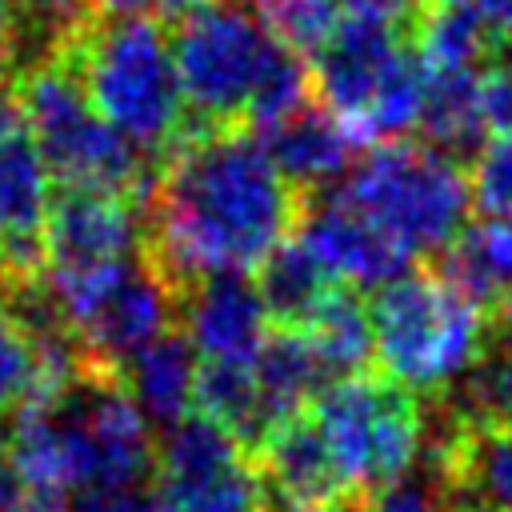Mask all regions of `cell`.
Wrapping results in <instances>:
<instances>
[{
    "instance_id": "cell-28",
    "label": "cell",
    "mask_w": 512,
    "mask_h": 512,
    "mask_svg": "<svg viewBox=\"0 0 512 512\" xmlns=\"http://www.w3.org/2000/svg\"><path fill=\"white\" fill-rule=\"evenodd\" d=\"M256 12L292 52L312 60L344 20L340 0H256Z\"/></svg>"
},
{
    "instance_id": "cell-26",
    "label": "cell",
    "mask_w": 512,
    "mask_h": 512,
    "mask_svg": "<svg viewBox=\"0 0 512 512\" xmlns=\"http://www.w3.org/2000/svg\"><path fill=\"white\" fill-rule=\"evenodd\" d=\"M92 20H96L92 0H16L12 76L32 64L60 60Z\"/></svg>"
},
{
    "instance_id": "cell-35",
    "label": "cell",
    "mask_w": 512,
    "mask_h": 512,
    "mask_svg": "<svg viewBox=\"0 0 512 512\" xmlns=\"http://www.w3.org/2000/svg\"><path fill=\"white\" fill-rule=\"evenodd\" d=\"M12 32H16V0H0V72L12 68Z\"/></svg>"
},
{
    "instance_id": "cell-38",
    "label": "cell",
    "mask_w": 512,
    "mask_h": 512,
    "mask_svg": "<svg viewBox=\"0 0 512 512\" xmlns=\"http://www.w3.org/2000/svg\"><path fill=\"white\" fill-rule=\"evenodd\" d=\"M208 4H216V0H156V12H160V20L168 24V20H184V16H192V12L208 8Z\"/></svg>"
},
{
    "instance_id": "cell-40",
    "label": "cell",
    "mask_w": 512,
    "mask_h": 512,
    "mask_svg": "<svg viewBox=\"0 0 512 512\" xmlns=\"http://www.w3.org/2000/svg\"><path fill=\"white\" fill-rule=\"evenodd\" d=\"M420 4H440V0H420Z\"/></svg>"
},
{
    "instance_id": "cell-37",
    "label": "cell",
    "mask_w": 512,
    "mask_h": 512,
    "mask_svg": "<svg viewBox=\"0 0 512 512\" xmlns=\"http://www.w3.org/2000/svg\"><path fill=\"white\" fill-rule=\"evenodd\" d=\"M96 16H144L148 8H156V0H92Z\"/></svg>"
},
{
    "instance_id": "cell-16",
    "label": "cell",
    "mask_w": 512,
    "mask_h": 512,
    "mask_svg": "<svg viewBox=\"0 0 512 512\" xmlns=\"http://www.w3.org/2000/svg\"><path fill=\"white\" fill-rule=\"evenodd\" d=\"M252 456H256V468H260L268 492H276L280 500H288V504H348V492L340 484L332 452H328L308 408L280 420L260 440V448Z\"/></svg>"
},
{
    "instance_id": "cell-12",
    "label": "cell",
    "mask_w": 512,
    "mask_h": 512,
    "mask_svg": "<svg viewBox=\"0 0 512 512\" xmlns=\"http://www.w3.org/2000/svg\"><path fill=\"white\" fill-rule=\"evenodd\" d=\"M296 236L316 252V260L332 272V280L364 296L416 268V260L396 240H388L368 216H360L332 188L304 200Z\"/></svg>"
},
{
    "instance_id": "cell-17",
    "label": "cell",
    "mask_w": 512,
    "mask_h": 512,
    "mask_svg": "<svg viewBox=\"0 0 512 512\" xmlns=\"http://www.w3.org/2000/svg\"><path fill=\"white\" fill-rule=\"evenodd\" d=\"M272 156V164L280 168V176L308 200L324 188H332L348 168H352V152L360 148L348 128L320 104H304L300 112H292L284 124L256 132Z\"/></svg>"
},
{
    "instance_id": "cell-34",
    "label": "cell",
    "mask_w": 512,
    "mask_h": 512,
    "mask_svg": "<svg viewBox=\"0 0 512 512\" xmlns=\"http://www.w3.org/2000/svg\"><path fill=\"white\" fill-rule=\"evenodd\" d=\"M476 4H480L484 20H488L496 44L500 48H512V0H476Z\"/></svg>"
},
{
    "instance_id": "cell-25",
    "label": "cell",
    "mask_w": 512,
    "mask_h": 512,
    "mask_svg": "<svg viewBox=\"0 0 512 512\" xmlns=\"http://www.w3.org/2000/svg\"><path fill=\"white\" fill-rule=\"evenodd\" d=\"M448 424H512V348L488 336V348L440 392Z\"/></svg>"
},
{
    "instance_id": "cell-29",
    "label": "cell",
    "mask_w": 512,
    "mask_h": 512,
    "mask_svg": "<svg viewBox=\"0 0 512 512\" xmlns=\"http://www.w3.org/2000/svg\"><path fill=\"white\" fill-rule=\"evenodd\" d=\"M360 512H448V496H444L436 460L428 452H420L416 468L408 476L392 480L388 488H380L376 496H368L360 504Z\"/></svg>"
},
{
    "instance_id": "cell-32",
    "label": "cell",
    "mask_w": 512,
    "mask_h": 512,
    "mask_svg": "<svg viewBox=\"0 0 512 512\" xmlns=\"http://www.w3.org/2000/svg\"><path fill=\"white\" fill-rule=\"evenodd\" d=\"M344 16H356V20H372V24H388L404 36H412V24L420 16V0H340Z\"/></svg>"
},
{
    "instance_id": "cell-10",
    "label": "cell",
    "mask_w": 512,
    "mask_h": 512,
    "mask_svg": "<svg viewBox=\"0 0 512 512\" xmlns=\"http://www.w3.org/2000/svg\"><path fill=\"white\" fill-rule=\"evenodd\" d=\"M48 212V164L36 148V136L12 84H0V292L44 276Z\"/></svg>"
},
{
    "instance_id": "cell-24",
    "label": "cell",
    "mask_w": 512,
    "mask_h": 512,
    "mask_svg": "<svg viewBox=\"0 0 512 512\" xmlns=\"http://www.w3.org/2000/svg\"><path fill=\"white\" fill-rule=\"evenodd\" d=\"M316 344V352L324 356L332 380L368 372L376 364V336H372V312H368V296L340 284L324 308L312 316V324L304 328Z\"/></svg>"
},
{
    "instance_id": "cell-4",
    "label": "cell",
    "mask_w": 512,
    "mask_h": 512,
    "mask_svg": "<svg viewBox=\"0 0 512 512\" xmlns=\"http://www.w3.org/2000/svg\"><path fill=\"white\" fill-rule=\"evenodd\" d=\"M12 92L28 116L52 180H60L64 188L108 192L132 200L136 208L148 200L160 164L92 108L80 76L64 60H44L16 72Z\"/></svg>"
},
{
    "instance_id": "cell-1",
    "label": "cell",
    "mask_w": 512,
    "mask_h": 512,
    "mask_svg": "<svg viewBox=\"0 0 512 512\" xmlns=\"http://www.w3.org/2000/svg\"><path fill=\"white\" fill-rule=\"evenodd\" d=\"M304 196L248 128L188 132L140 204V252L180 292L200 276L256 272L292 236Z\"/></svg>"
},
{
    "instance_id": "cell-6",
    "label": "cell",
    "mask_w": 512,
    "mask_h": 512,
    "mask_svg": "<svg viewBox=\"0 0 512 512\" xmlns=\"http://www.w3.org/2000/svg\"><path fill=\"white\" fill-rule=\"evenodd\" d=\"M348 504H364L392 480L408 476L428 444V416L416 392L384 372H356L328 384L308 404Z\"/></svg>"
},
{
    "instance_id": "cell-9",
    "label": "cell",
    "mask_w": 512,
    "mask_h": 512,
    "mask_svg": "<svg viewBox=\"0 0 512 512\" xmlns=\"http://www.w3.org/2000/svg\"><path fill=\"white\" fill-rule=\"evenodd\" d=\"M156 492L176 512H268L272 504L256 456L200 412L160 432Z\"/></svg>"
},
{
    "instance_id": "cell-41",
    "label": "cell",
    "mask_w": 512,
    "mask_h": 512,
    "mask_svg": "<svg viewBox=\"0 0 512 512\" xmlns=\"http://www.w3.org/2000/svg\"><path fill=\"white\" fill-rule=\"evenodd\" d=\"M448 512H452V508H448Z\"/></svg>"
},
{
    "instance_id": "cell-36",
    "label": "cell",
    "mask_w": 512,
    "mask_h": 512,
    "mask_svg": "<svg viewBox=\"0 0 512 512\" xmlns=\"http://www.w3.org/2000/svg\"><path fill=\"white\" fill-rule=\"evenodd\" d=\"M492 324H488V336L496 340V344H504V348H512V296L508 300H500L492 312Z\"/></svg>"
},
{
    "instance_id": "cell-14",
    "label": "cell",
    "mask_w": 512,
    "mask_h": 512,
    "mask_svg": "<svg viewBox=\"0 0 512 512\" xmlns=\"http://www.w3.org/2000/svg\"><path fill=\"white\" fill-rule=\"evenodd\" d=\"M408 40L412 36H404V32H396L388 24L344 16L340 28L332 32V40L312 56L316 96L348 128V136L356 144H360V128H364V116L372 108L376 88H380L388 64L396 60V52Z\"/></svg>"
},
{
    "instance_id": "cell-7",
    "label": "cell",
    "mask_w": 512,
    "mask_h": 512,
    "mask_svg": "<svg viewBox=\"0 0 512 512\" xmlns=\"http://www.w3.org/2000/svg\"><path fill=\"white\" fill-rule=\"evenodd\" d=\"M272 48L276 36L252 0H216L176 20L172 56L188 108V132L244 128Z\"/></svg>"
},
{
    "instance_id": "cell-11",
    "label": "cell",
    "mask_w": 512,
    "mask_h": 512,
    "mask_svg": "<svg viewBox=\"0 0 512 512\" xmlns=\"http://www.w3.org/2000/svg\"><path fill=\"white\" fill-rule=\"evenodd\" d=\"M140 252V208L132 200L64 188L44 224V276L68 280Z\"/></svg>"
},
{
    "instance_id": "cell-20",
    "label": "cell",
    "mask_w": 512,
    "mask_h": 512,
    "mask_svg": "<svg viewBox=\"0 0 512 512\" xmlns=\"http://www.w3.org/2000/svg\"><path fill=\"white\" fill-rule=\"evenodd\" d=\"M252 372L264 396V408L272 416V428L304 412L328 384H336L304 328H272L260 356L252 360Z\"/></svg>"
},
{
    "instance_id": "cell-33",
    "label": "cell",
    "mask_w": 512,
    "mask_h": 512,
    "mask_svg": "<svg viewBox=\"0 0 512 512\" xmlns=\"http://www.w3.org/2000/svg\"><path fill=\"white\" fill-rule=\"evenodd\" d=\"M0 512H24V484L4 432H0Z\"/></svg>"
},
{
    "instance_id": "cell-27",
    "label": "cell",
    "mask_w": 512,
    "mask_h": 512,
    "mask_svg": "<svg viewBox=\"0 0 512 512\" xmlns=\"http://www.w3.org/2000/svg\"><path fill=\"white\" fill-rule=\"evenodd\" d=\"M44 392V360L28 324L0 300V420H12Z\"/></svg>"
},
{
    "instance_id": "cell-31",
    "label": "cell",
    "mask_w": 512,
    "mask_h": 512,
    "mask_svg": "<svg viewBox=\"0 0 512 512\" xmlns=\"http://www.w3.org/2000/svg\"><path fill=\"white\" fill-rule=\"evenodd\" d=\"M480 120L492 136H512V48H496L480 68Z\"/></svg>"
},
{
    "instance_id": "cell-2",
    "label": "cell",
    "mask_w": 512,
    "mask_h": 512,
    "mask_svg": "<svg viewBox=\"0 0 512 512\" xmlns=\"http://www.w3.org/2000/svg\"><path fill=\"white\" fill-rule=\"evenodd\" d=\"M60 60L80 76L92 108L156 164L188 136L172 36L160 16H96Z\"/></svg>"
},
{
    "instance_id": "cell-18",
    "label": "cell",
    "mask_w": 512,
    "mask_h": 512,
    "mask_svg": "<svg viewBox=\"0 0 512 512\" xmlns=\"http://www.w3.org/2000/svg\"><path fill=\"white\" fill-rule=\"evenodd\" d=\"M196 348L184 336L180 324H172L168 332H160L152 344H144L124 368H120V384L132 396V404L140 408V416L152 428H172L192 412L196 400Z\"/></svg>"
},
{
    "instance_id": "cell-22",
    "label": "cell",
    "mask_w": 512,
    "mask_h": 512,
    "mask_svg": "<svg viewBox=\"0 0 512 512\" xmlns=\"http://www.w3.org/2000/svg\"><path fill=\"white\" fill-rule=\"evenodd\" d=\"M476 80H480V68H444V72H428V84H424V112H420L424 144L448 152L452 160L476 156L484 148Z\"/></svg>"
},
{
    "instance_id": "cell-13",
    "label": "cell",
    "mask_w": 512,
    "mask_h": 512,
    "mask_svg": "<svg viewBox=\"0 0 512 512\" xmlns=\"http://www.w3.org/2000/svg\"><path fill=\"white\" fill-rule=\"evenodd\" d=\"M176 324L184 328L200 360L224 364H252L272 332L252 272H216L180 288Z\"/></svg>"
},
{
    "instance_id": "cell-21",
    "label": "cell",
    "mask_w": 512,
    "mask_h": 512,
    "mask_svg": "<svg viewBox=\"0 0 512 512\" xmlns=\"http://www.w3.org/2000/svg\"><path fill=\"white\" fill-rule=\"evenodd\" d=\"M436 272L448 276L472 304L492 312L512 296V220L484 216L464 224V232L436 260Z\"/></svg>"
},
{
    "instance_id": "cell-15",
    "label": "cell",
    "mask_w": 512,
    "mask_h": 512,
    "mask_svg": "<svg viewBox=\"0 0 512 512\" xmlns=\"http://www.w3.org/2000/svg\"><path fill=\"white\" fill-rule=\"evenodd\" d=\"M424 452L452 512H512V424H448L436 416Z\"/></svg>"
},
{
    "instance_id": "cell-19",
    "label": "cell",
    "mask_w": 512,
    "mask_h": 512,
    "mask_svg": "<svg viewBox=\"0 0 512 512\" xmlns=\"http://www.w3.org/2000/svg\"><path fill=\"white\" fill-rule=\"evenodd\" d=\"M252 280L268 308L272 328H308L312 316L324 308V300L340 288V280H332V272L316 260V252L300 236L276 244L256 264Z\"/></svg>"
},
{
    "instance_id": "cell-3",
    "label": "cell",
    "mask_w": 512,
    "mask_h": 512,
    "mask_svg": "<svg viewBox=\"0 0 512 512\" xmlns=\"http://www.w3.org/2000/svg\"><path fill=\"white\" fill-rule=\"evenodd\" d=\"M332 192L368 216L412 260H440L472 212V180L464 164L424 140L372 144L340 184H332Z\"/></svg>"
},
{
    "instance_id": "cell-30",
    "label": "cell",
    "mask_w": 512,
    "mask_h": 512,
    "mask_svg": "<svg viewBox=\"0 0 512 512\" xmlns=\"http://www.w3.org/2000/svg\"><path fill=\"white\" fill-rule=\"evenodd\" d=\"M472 204L484 216L512 220V136H492L472 156Z\"/></svg>"
},
{
    "instance_id": "cell-39",
    "label": "cell",
    "mask_w": 512,
    "mask_h": 512,
    "mask_svg": "<svg viewBox=\"0 0 512 512\" xmlns=\"http://www.w3.org/2000/svg\"><path fill=\"white\" fill-rule=\"evenodd\" d=\"M268 512H360L352 504H288V500H276L268 504Z\"/></svg>"
},
{
    "instance_id": "cell-5",
    "label": "cell",
    "mask_w": 512,
    "mask_h": 512,
    "mask_svg": "<svg viewBox=\"0 0 512 512\" xmlns=\"http://www.w3.org/2000/svg\"><path fill=\"white\" fill-rule=\"evenodd\" d=\"M368 312L380 372L416 396H440L488 348L484 308L436 268L388 280L372 292Z\"/></svg>"
},
{
    "instance_id": "cell-23",
    "label": "cell",
    "mask_w": 512,
    "mask_h": 512,
    "mask_svg": "<svg viewBox=\"0 0 512 512\" xmlns=\"http://www.w3.org/2000/svg\"><path fill=\"white\" fill-rule=\"evenodd\" d=\"M412 44L428 72L444 68H484L500 48L476 0H440L424 4L412 24Z\"/></svg>"
},
{
    "instance_id": "cell-8",
    "label": "cell",
    "mask_w": 512,
    "mask_h": 512,
    "mask_svg": "<svg viewBox=\"0 0 512 512\" xmlns=\"http://www.w3.org/2000/svg\"><path fill=\"white\" fill-rule=\"evenodd\" d=\"M44 284L80 348L84 372L96 376L120 380V368L176 324V288L144 252L68 280L44 276Z\"/></svg>"
}]
</instances>
